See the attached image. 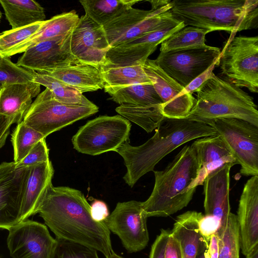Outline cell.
<instances>
[{"mask_svg": "<svg viewBox=\"0 0 258 258\" xmlns=\"http://www.w3.org/2000/svg\"><path fill=\"white\" fill-rule=\"evenodd\" d=\"M37 213L55 234L56 238L80 243L109 258L114 252L110 231L103 222L94 220L90 205L80 190L51 184Z\"/></svg>", "mask_w": 258, "mask_h": 258, "instance_id": "obj_1", "label": "cell"}, {"mask_svg": "<svg viewBox=\"0 0 258 258\" xmlns=\"http://www.w3.org/2000/svg\"><path fill=\"white\" fill-rule=\"evenodd\" d=\"M216 134L213 127L202 122L165 117L153 136L145 143L133 146L127 141L117 150L127 169L123 178L133 187L142 176L154 171L161 159L178 147L194 139Z\"/></svg>", "mask_w": 258, "mask_h": 258, "instance_id": "obj_2", "label": "cell"}, {"mask_svg": "<svg viewBox=\"0 0 258 258\" xmlns=\"http://www.w3.org/2000/svg\"><path fill=\"white\" fill-rule=\"evenodd\" d=\"M170 12L185 26L231 33L258 27L257 0H172Z\"/></svg>", "mask_w": 258, "mask_h": 258, "instance_id": "obj_3", "label": "cell"}, {"mask_svg": "<svg viewBox=\"0 0 258 258\" xmlns=\"http://www.w3.org/2000/svg\"><path fill=\"white\" fill-rule=\"evenodd\" d=\"M198 170L195 150L191 145H186L165 169L154 170L152 192L142 202L147 217H168L186 207L196 190L193 184Z\"/></svg>", "mask_w": 258, "mask_h": 258, "instance_id": "obj_4", "label": "cell"}, {"mask_svg": "<svg viewBox=\"0 0 258 258\" xmlns=\"http://www.w3.org/2000/svg\"><path fill=\"white\" fill-rule=\"evenodd\" d=\"M197 92V99L186 118L207 124L216 119L233 118L258 127L257 106L253 98L213 72Z\"/></svg>", "mask_w": 258, "mask_h": 258, "instance_id": "obj_5", "label": "cell"}, {"mask_svg": "<svg viewBox=\"0 0 258 258\" xmlns=\"http://www.w3.org/2000/svg\"><path fill=\"white\" fill-rule=\"evenodd\" d=\"M224 80L239 88L258 92V37L239 36L228 39L219 56Z\"/></svg>", "mask_w": 258, "mask_h": 258, "instance_id": "obj_6", "label": "cell"}, {"mask_svg": "<svg viewBox=\"0 0 258 258\" xmlns=\"http://www.w3.org/2000/svg\"><path fill=\"white\" fill-rule=\"evenodd\" d=\"M99 110L92 105H68L56 100L45 89L36 97L25 114L23 121L45 138L50 134L88 117Z\"/></svg>", "mask_w": 258, "mask_h": 258, "instance_id": "obj_7", "label": "cell"}, {"mask_svg": "<svg viewBox=\"0 0 258 258\" xmlns=\"http://www.w3.org/2000/svg\"><path fill=\"white\" fill-rule=\"evenodd\" d=\"M131 128L123 117L103 115L88 121L73 137L74 148L83 154L98 155L115 151L128 141Z\"/></svg>", "mask_w": 258, "mask_h": 258, "instance_id": "obj_8", "label": "cell"}, {"mask_svg": "<svg viewBox=\"0 0 258 258\" xmlns=\"http://www.w3.org/2000/svg\"><path fill=\"white\" fill-rule=\"evenodd\" d=\"M207 124L214 128L240 165V173L258 175V127L233 118L216 119Z\"/></svg>", "mask_w": 258, "mask_h": 258, "instance_id": "obj_9", "label": "cell"}, {"mask_svg": "<svg viewBox=\"0 0 258 258\" xmlns=\"http://www.w3.org/2000/svg\"><path fill=\"white\" fill-rule=\"evenodd\" d=\"M171 1L163 6L150 10L133 7L103 26L111 47L122 44L166 25L174 18Z\"/></svg>", "mask_w": 258, "mask_h": 258, "instance_id": "obj_10", "label": "cell"}, {"mask_svg": "<svg viewBox=\"0 0 258 258\" xmlns=\"http://www.w3.org/2000/svg\"><path fill=\"white\" fill-rule=\"evenodd\" d=\"M219 48L206 45L160 52L155 63L183 87L216 62H219Z\"/></svg>", "mask_w": 258, "mask_h": 258, "instance_id": "obj_11", "label": "cell"}, {"mask_svg": "<svg viewBox=\"0 0 258 258\" xmlns=\"http://www.w3.org/2000/svg\"><path fill=\"white\" fill-rule=\"evenodd\" d=\"M147 218L142 202L133 200L118 203L103 222L118 236L125 249L134 253L144 249L149 242Z\"/></svg>", "mask_w": 258, "mask_h": 258, "instance_id": "obj_12", "label": "cell"}, {"mask_svg": "<svg viewBox=\"0 0 258 258\" xmlns=\"http://www.w3.org/2000/svg\"><path fill=\"white\" fill-rule=\"evenodd\" d=\"M8 248L12 258H50L56 239L47 226L28 219L9 230Z\"/></svg>", "mask_w": 258, "mask_h": 258, "instance_id": "obj_13", "label": "cell"}, {"mask_svg": "<svg viewBox=\"0 0 258 258\" xmlns=\"http://www.w3.org/2000/svg\"><path fill=\"white\" fill-rule=\"evenodd\" d=\"M143 67L162 101L163 116L168 118H186L196 99L184 92V87L167 75L154 60L148 58Z\"/></svg>", "mask_w": 258, "mask_h": 258, "instance_id": "obj_14", "label": "cell"}, {"mask_svg": "<svg viewBox=\"0 0 258 258\" xmlns=\"http://www.w3.org/2000/svg\"><path fill=\"white\" fill-rule=\"evenodd\" d=\"M111 48L103 26L82 16L71 36V51L82 62L100 67L105 64Z\"/></svg>", "mask_w": 258, "mask_h": 258, "instance_id": "obj_15", "label": "cell"}, {"mask_svg": "<svg viewBox=\"0 0 258 258\" xmlns=\"http://www.w3.org/2000/svg\"><path fill=\"white\" fill-rule=\"evenodd\" d=\"M71 32L41 41L31 46L23 52L16 64L38 73L80 61L71 51Z\"/></svg>", "mask_w": 258, "mask_h": 258, "instance_id": "obj_16", "label": "cell"}, {"mask_svg": "<svg viewBox=\"0 0 258 258\" xmlns=\"http://www.w3.org/2000/svg\"><path fill=\"white\" fill-rule=\"evenodd\" d=\"M30 168H16L0 180V228L21 221V209Z\"/></svg>", "mask_w": 258, "mask_h": 258, "instance_id": "obj_17", "label": "cell"}, {"mask_svg": "<svg viewBox=\"0 0 258 258\" xmlns=\"http://www.w3.org/2000/svg\"><path fill=\"white\" fill-rule=\"evenodd\" d=\"M236 217L240 247L246 255L258 245V175L251 176L244 184Z\"/></svg>", "mask_w": 258, "mask_h": 258, "instance_id": "obj_18", "label": "cell"}, {"mask_svg": "<svg viewBox=\"0 0 258 258\" xmlns=\"http://www.w3.org/2000/svg\"><path fill=\"white\" fill-rule=\"evenodd\" d=\"M233 164L227 163L210 173L204 182L205 215L218 220L220 226L231 213L229 202L230 171Z\"/></svg>", "mask_w": 258, "mask_h": 258, "instance_id": "obj_19", "label": "cell"}, {"mask_svg": "<svg viewBox=\"0 0 258 258\" xmlns=\"http://www.w3.org/2000/svg\"><path fill=\"white\" fill-rule=\"evenodd\" d=\"M195 150L199 165L198 176L194 188L203 185L207 176L226 164L237 162L217 134L197 139L191 145Z\"/></svg>", "mask_w": 258, "mask_h": 258, "instance_id": "obj_20", "label": "cell"}, {"mask_svg": "<svg viewBox=\"0 0 258 258\" xmlns=\"http://www.w3.org/2000/svg\"><path fill=\"white\" fill-rule=\"evenodd\" d=\"M40 86L33 81L7 85L0 90V115L21 122L32 103V98L40 93Z\"/></svg>", "mask_w": 258, "mask_h": 258, "instance_id": "obj_21", "label": "cell"}, {"mask_svg": "<svg viewBox=\"0 0 258 258\" xmlns=\"http://www.w3.org/2000/svg\"><path fill=\"white\" fill-rule=\"evenodd\" d=\"M37 73L51 76L82 94L102 89L104 87L99 67L81 61Z\"/></svg>", "mask_w": 258, "mask_h": 258, "instance_id": "obj_22", "label": "cell"}, {"mask_svg": "<svg viewBox=\"0 0 258 258\" xmlns=\"http://www.w3.org/2000/svg\"><path fill=\"white\" fill-rule=\"evenodd\" d=\"M21 209V221L37 213L49 186L54 169L49 160L30 167Z\"/></svg>", "mask_w": 258, "mask_h": 258, "instance_id": "obj_23", "label": "cell"}, {"mask_svg": "<svg viewBox=\"0 0 258 258\" xmlns=\"http://www.w3.org/2000/svg\"><path fill=\"white\" fill-rule=\"evenodd\" d=\"M79 19L76 12L72 11L45 20L37 32L12 49L5 57H10L15 54L23 53L41 41L70 33L78 23Z\"/></svg>", "mask_w": 258, "mask_h": 258, "instance_id": "obj_24", "label": "cell"}, {"mask_svg": "<svg viewBox=\"0 0 258 258\" xmlns=\"http://www.w3.org/2000/svg\"><path fill=\"white\" fill-rule=\"evenodd\" d=\"M203 215L201 212L188 211L177 217L170 232L180 244L183 258H196L200 245L205 239L199 226Z\"/></svg>", "mask_w": 258, "mask_h": 258, "instance_id": "obj_25", "label": "cell"}, {"mask_svg": "<svg viewBox=\"0 0 258 258\" xmlns=\"http://www.w3.org/2000/svg\"><path fill=\"white\" fill-rule=\"evenodd\" d=\"M12 29L26 27L45 20L43 8L33 0H0Z\"/></svg>", "mask_w": 258, "mask_h": 258, "instance_id": "obj_26", "label": "cell"}, {"mask_svg": "<svg viewBox=\"0 0 258 258\" xmlns=\"http://www.w3.org/2000/svg\"><path fill=\"white\" fill-rule=\"evenodd\" d=\"M104 88H120L136 84H153L143 66H122L106 63L99 67Z\"/></svg>", "mask_w": 258, "mask_h": 258, "instance_id": "obj_27", "label": "cell"}, {"mask_svg": "<svg viewBox=\"0 0 258 258\" xmlns=\"http://www.w3.org/2000/svg\"><path fill=\"white\" fill-rule=\"evenodd\" d=\"M104 89L110 96V99L120 105L162 104V101L153 84H136L120 88H104Z\"/></svg>", "mask_w": 258, "mask_h": 258, "instance_id": "obj_28", "label": "cell"}, {"mask_svg": "<svg viewBox=\"0 0 258 258\" xmlns=\"http://www.w3.org/2000/svg\"><path fill=\"white\" fill-rule=\"evenodd\" d=\"M139 0H81L85 15L102 26L118 17L133 7Z\"/></svg>", "mask_w": 258, "mask_h": 258, "instance_id": "obj_29", "label": "cell"}, {"mask_svg": "<svg viewBox=\"0 0 258 258\" xmlns=\"http://www.w3.org/2000/svg\"><path fill=\"white\" fill-rule=\"evenodd\" d=\"M115 110L120 116L139 125L147 133L155 130L165 118L162 112V105L121 104Z\"/></svg>", "mask_w": 258, "mask_h": 258, "instance_id": "obj_30", "label": "cell"}, {"mask_svg": "<svg viewBox=\"0 0 258 258\" xmlns=\"http://www.w3.org/2000/svg\"><path fill=\"white\" fill-rule=\"evenodd\" d=\"M32 81L45 87L60 103L73 105L93 104L80 91L51 76L35 73Z\"/></svg>", "mask_w": 258, "mask_h": 258, "instance_id": "obj_31", "label": "cell"}, {"mask_svg": "<svg viewBox=\"0 0 258 258\" xmlns=\"http://www.w3.org/2000/svg\"><path fill=\"white\" fill-rule=\"evenodd\" d=\"M216 233L218 238V258H239L240 235L236 215L231 213Z\"/></svg>", "mask_w": 258, "mask_h": 258, "instance_id": "obj_32", "label": "cell"}, {"mask_svg": "<svg viewBox=\"0 0 258 258\" xmlns=\"http://www.w3.org/2000/svg\"><path fill=\"white\" fill-rule=\"evenodd\" d=\"M211 32L206 29L185 26L172 34L161 43L160 52L191 47H204L205 37Z\"/></svg>", "mask_w": 258, "mask_h": 258, "instance_id": "obj_33", "label": "cell"}, {"mask_svg": "<svg viewBox=\"0 0 258 258\" xmlns=\"http://www.w3.org/2000/svg\"><path fill=\"white\" fill-rule=\"evenodd\" d=\"M45 137L26 125L23 121L17 124L12 135L14 148V160L17 163L22 160L38 142Z\"/></svg>", "mask_w": 258, "mask_h": 258, "instance_id": "obj_34", "label": "cell"}, {"mask_svg": "<svg viewBox=\"0 0 258 258\" xmlns=\"http://www.w3.org/2000/svg\"><path fill=\"white\" fill-rule=\"evenodd\" d=\"M43 22L0 33V55L5 57L12 49L37 32Z\"/></svg>", "mask_w": 258, "mask_h": 258, "instance_id": "obj_35", "label": "cell"}, {"mask_svg": "<svg viewBox=\"0 0 258 258\" xmlns=\"http://www.w3.org/2000/svg\"><path fill=\"white\" fill-rule=\"evenodd\" d=\"M55 239L50 258H99L97 251L94 248L71 241Z\"/></svg>", "mask_w": 258, "mask_h": 258, "instance_id": "obj_36", "label": "cell"}, {"mask_svg": "<svg viewBox=\"0 0 258 258\" xmlns=\"http://www.w3.org/2000/svg\"><path fill=\"white\" fill-rule=\"evenodd\" d=\"M35 73L18 66L10 57H6L5 63L0 68V90L10 84L32 81Z\"/></svg>", "mask_w": 258, "mask_h": 258, "instance_id": "obj_37", "label": "cell"}, {"mask_svg": "<svg viewBox=\"0 0 258 258\" xmlns=\"http://www.w3.org/2000/svg\"><path fill=\"white\" fill-rule=\"evenodd\" d=\"M49 160V149L45 139L38 142L27 155L20 162L16 163V168L30 167Z\"/></svg>", "mask_w": 258, "mask_h": 258, "instance_id": "obj_38", "label": "cell"}, {"mask_svg": "<svg viewBox=\"0 0 258 258\" xmlns=\"http://www.w3.org/2000/svg\"><path fill=\"white\" fill-rule=\"evenodd\" d=\"M220 223L215 218L204 215L200 220L199 226L201 234L208 244L211 236L217 232Z\"/></svg>", "mask_w": 258, "mask_h": 258, "instance_id": "obj_39", "label": "cell"}, {"mask_svg": "<svg viewBox=\"0 0 258 258\" xmlns=\"http://www.w3.org/2000/svg\"><path fill=\"white\" fill-rule=\"evenodd\" d=\"M170 231L162 229L152 245L149 258H164L166 244Z\"/></svg>", "mask_w": 258, "mask_h": 258, "instance_id": "obj_40", "label": "cell"}, {"mask_svg": "<svg viewBox=\"0 0 258 258\" xmlns=\"http://www.w3.org/2000/svg\"><path fill=\"white\" fill-rule=\"evenodd\" d=\"M218 62H216L212 64L208 69L193 80L186 87L184 88L183 91L190 94L197 92L201 86L211 78L213 71L215 67L218 66Z\"/></svg>", "mask_w": 258, "mask_h": 258, "instance_id": "obj_41", "label": "cell"}, {"mask_svg": "<svg viewBox=\"0 0 258 258\" xmlns=\"http://www.w3.org/2000/svg\"><path fill=\"white\" fill-rule=\"evenodd\" d=\"M90 213L92 219L98 222H103L109 215L106 204L98 200H95L90 205Z\"/></svg>", "mask_w": 258, "mask_h": 258, "instance_id": "obj_42", "label": "cell"}, {"mask_svg": "<svg viewBox=\"0 0 258 258\" xmlns=\"http://www.w3.org/2000/svg\"><path fill=\"white\" fill-rule=\"evenodd\" d=\"M164 258H183L180 244L171 232L166 244Z\"/></svg>", "mask_w": 258, "mask_h": 258, "instance_id": "obj_43", "label": "cell"}, {"mask_svg": "<svg viewBox=\"0 0 258 258\" xmlns=\"http://www.w3.org/2000/svg\"><path fill=\"white\" fill-rule=\"evenodd\" d=\"M14 123L13 118L0 115V149L5 145L10 127Z\"/></svg>", "mask_w": 258, "mask_h": 258, "instance_id": "obj_44", "label": "cell"}, {"mask_svg": "<svg viewBox=\"0 0 258 258\" xmlns=\"http://www.w3.org/2000/svg\"><path fill=\"white\" fill-rule=\"evenodd\" d=\"M208 249L210 258H218V238L216 232L211 236Z\"/></svg>", "mask_w": 258, "mask_h": 258, "instance_id": "obj_45", "label": "cell"}, {"mask_svg": "<svg viewBox=\"0 0 258 258\" xmlns=\"http://www.w3.org/2000/svg\"><path fill=\"white\" fill-rule=\"evenodd\" d=\"M16 167V163L12 162H3L0 164V180L13 170Z\"/></svg>", "mask_w": 258, "mask_h": 258, "instance_id": "obj_46", "label": "cell"}, {"mask_svg": "<svg viewBox=\"0 0 258 258\" xmlns=\"http://www.w3.org/2000/svg\"><path fill=\"white\" fill-rule=\"evenodd\" d=\"M208 247V243L205 239H204L200 245L196 258H210Z\"/></svg>", "mask_w": 258, "mask_h": 258, "instance_id": "obj_47", "label": "cell"}, {"mask_svg": "<svg viewBox=\"0 0 258 258\" xmlns=\"http://www.w3.org/2000/svg\"><path fill=\"white\" fill-rule=\"evenodd\" d=\"M245 256L246 258H258V245L255 246Z\"/></svg>", "mask_w": 258, "mask_h": 258, "instance_id": "obj_48", "label": "cell"}, {"mask_svg": "<svg viewBox=\"0 0 258 258\" xmlns=\"http://www.w3.org/2000/svg\"><path fill=\"white\" fill-rule=\"evenodd\" d=\"M6 57H3L0 55V68H1L5 63Z\"/></svg>", "mask_w": 258, "mask_h": 258, "instance_id": "obj_49", "label": "cell"}, {"mask_svg": "<svg viewBox=\"0 0 258 258\" xmlns=\"http://www.w3.org/2000/svg\"><path fill=\"white\" fill-rule=\"evenodd\" d=\"M109 258H123L122 256L117 254L114 252L112 253V254L110 255Z\"/></svg>", "mask_w": 258, "mask_h": 258, "instance_id": "obj_50", "label": "cell"}, {"mask_svg": "<svg viewBox=\"0 0 258 258\" xmlns=\"http://www.w3.org/2000/svg\"><path fill=\"white\" fill-rule=\"evenodd\" d=\"M2 17V13L0 10V22L1 21Z\"/></svg>", "mask_w": 258, "mask_h": 258, "instance_id": "obj_51", "label": "cell"}]
</instances>
